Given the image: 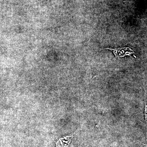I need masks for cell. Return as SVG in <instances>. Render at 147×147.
<instances>
[{
  "mask_svg": "<svg viewBox=\"0 0 147 147\" xmlns=\"http://www.w3.org/2000/svg\"><path fill=\"white\" fill-rule=\"evenodd\" d=\"M113 51L116 57H123L125 56H130L132 54H134V50L131 47H124L117 48H106Z\"/></svg>",
  "mask_w": 147,
  "mask_h": 147,
  "instance_id": "6da1fadb",
  "label": "cell"
},
{
  "mask_svg": "<svg viewBox=\"0 0 147 147\" xmlns=\"http://www.w3.org/2000/svg\"><path fill=\"white\" fill-rule=\"evenodd\" d=\"M72 137L73 136H67L60 138L57 142V147H67L71 142Z\"/></svg>",
  "mask_w": 147,
  "mask_h": 147,
  "instance_id": "7a4b0ae2",
  "label": "cell"
}]
</instances>
